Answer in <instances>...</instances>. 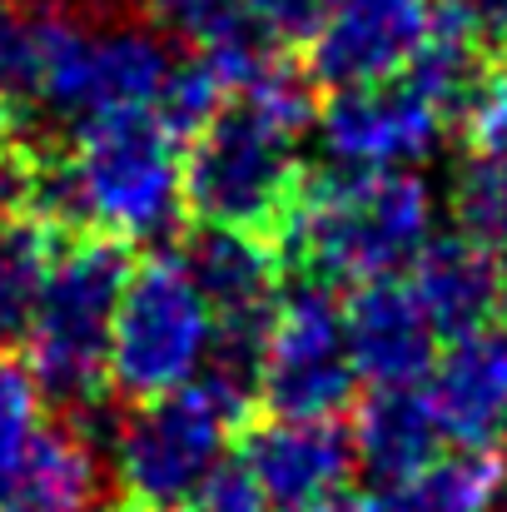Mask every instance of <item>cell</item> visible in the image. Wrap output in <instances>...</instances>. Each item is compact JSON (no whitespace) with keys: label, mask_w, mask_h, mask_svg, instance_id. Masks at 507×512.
<instances>
[{"label":"cell","mask_w":507,"mask_h":512,"mask_svg":"<svg viewBox=\"0 0 507 512\" xmlns=\"http://www.w3.org/2000/svg\"><path fill=\"white\" fill-rule=\"evenodd\" d=\"M433 239L428 184L408 170H324L304 174L284 244L304 279L319 284H373L413 269Z\"/></svg>","instance_id":"obj_1"},{"label":"cell","mask_w":507,"mask_h":512,"mask_svg":"<svg viewBox=\"0 0 507 512\" xmlns=\"http://www.w3.org/2000/svg\"><path fill=\"white\" fill-rule=\"evenodd\" d=\"M130 274V244L110 234H75L60 244L35 329L25 339V368L65 413L95 408L110 388V334Z\"/></svg>","instance_id":"obj_2"},{"label":"cell","mask_w":507,"mask_h":512,"mask_svg":"<svg viewBox=\"0 0 507 512\" xmlns=\"http://www.w3.org/2000/svg\"><path fill=\"white\" fill-rule=\"evenodd\" d=\"M299 184L304 170L294 160V135L239 100H229L219 120L184 145V209L199 224L259 234L284 249Z\"/></svg>","instance_id":"obj_3"},{"label":"cell","mask_w":507,"mask_h":512,"mask_svg":"<svg viewBox=\"0 0 507 512\" xmlns=\"http://www.w3.org/2000/svg\"><path fill=\"white\" fill-rule=\"evenodd\" d=\"M244 403H234L209 378L174 388L165 398L135 403L120 413L110 458L115 483L130 503L145 508H184L194 493L229 463V433L244 423Z\"/></svg>","instance_id":"obj_4"},{"label":"cell","mask_w":507,"mask_h":512,"mask_svg":"<svg viewBox=\"0 0 507 512\" xmlns=\"http://www.w3.org/2000/svg\"><path fill=\"white\" fill-rule=\"evenodd\" d=\"M70 170L80 179L90 229L120 244L169 239L184 219L179 140L155 115H120L75 130Z\"/></svg>","instance_id":"obj_5"},{"label":"cell","mask_w":507,"mask_h":512,"mask_svg":"<svg viewBox=\"0 0 507 512\" xmlns=\"http://www.w3.org/2000/svg\"><path fill=\"white\" fill-rule=\"evenodd\" d=\"M214 343V309L194 289L179 259H145L135 264L115 334H110V388L130 403L165 398L174 388H189Z\"/></svg>","instance_id":"obj_6"},{"label":"cell","mask_w":507,"mask_h":512,"mask_svg":"<svg viewBox=\"0 0 507 512\" xmlns=\"http://www.w3.org/2000/svg\"><path fill=\"white\" fill-rule=\"evenodd\" d=\"M169 70H174V55L150 25L90 20L70 5L40 105L65 115L75 130L95 120H120V115H155Z\"/></svg>","instance_id":"obj_7"},{"label":"cell","mask_w":507,"mask_h":512,"mask_svg":"<svg viewBox=\"0 0 507 512\" xmlns=\"http://www.w3.org/2000/svg\"><path fill=\"white\" fill-rule=\"evenodd\" d=\"M358 388L343 304L329 284L299 279L279 294L259 398L279 418H334Z\"/></svg>","instance_id":"obj_8"},{"label":"cell","mask_w":507,"mask_h":512,"mask_svg":"<svg viewBox=\"0 0 507 512\" xmlns=\"http://www.w3.org/2000/svg\"><path fill=\"white\" fill-rule=\"evenodd\" d=\"M443 110L403 75L383 85L334 90L319 110L324 155L338 170H408L443 140Z\"/></svg>","instance_id":"obj_9"},{"label":"cell","mask_w":507,"mask_h":512,"mask_svg":"<svg viewBox=\"0 0 507 512\" xmlns=\"http://www.w3.org/2000/svg\"><path fill=\"white\" fill-rule=\"evenodd\" d=\"M433 25V0H334L309 40V75L324 90L383 85L413 65Z\"/></svg>","instance_id":"obj_10"},{"label":"cell","mask_w":507,"mask_h":512,"mask_svg":"<svg viewBox=\"0 0 507 512\" xmlns=\"http://www.w3.org/2000/svg\"><path fill=\"white\" fill-rule=\"evenodd\" d=\"M244 473L259 483L269 508L294 512L329 493H343L353 468V438L334 418H264L239 443Z\"/></svg>","instance_id":"obj_11"},{"label":"cell","mask_w":507,"mask_h":512,"mask_svg":"<svg viewBox=\"0 0 507 512\" xmlns=\"http://www.w3.org/2000/svg\"><path fill=\"white\" fill-rule=\"evenodd\" d=\"M343 329L358 378L373 388H418L438 363V329L403 279L358 284L343 299Z\"/></svg>","instance_id":"obj_12"},{"label":"cell","mask_w":507,"mask_h":512,"mask_svg":"<svg viewBox=\"0 0 507 512\" xmlns=\"http://www.w3.org/2000/svg\"><path fill=\"white\" fill-rule=\"evenodd\" d=\"M428 403L438 413L443 438L463 448H493L507 443V319L463 334L438 353L428 373Z\"/></svg>","instance_id":"obj_13"},{"label":"cell","mask_w":507,"mask_h":512,"mask_svg":"<svg viewBox=\"0 0 507 512\" xmlns=\"http://www.w3.org/2000/svg\"><path fill=\"white\" fill-rule=\"evenodd\" d=\"M408 284H413L423 314L433 319L438 339H463V334H478L503 319V274H498L493 254L483 244H473L463 229L428 239L423 254L413 259Z\"/></svg>","instance_id":"obj_14"},{"label":"cell","mask_w":507,"mask_h":512,"mask_svg":"<svg viewBox=\"0 0 507 512\" xmlns=\"http://www.w3.org/2000/svg\"><path fill=\"white\" fill-rule=\"evenodd\" d=\"M179 264L214 314L274 309L284 294V249L259 234L199 224L179 244Z\"/></svg>","instance_id":"obj_15"},{"label":"cell","mask_w":507,"mask_h":512,"mask_svg":"<svg viewBox=\"0 0 507 512\" xmlns=\"http://www.w3.org/2000/svg\"><path fill=\"white\" fill-rule=\"evenodd\" d=\"M348 438H353V463L373 483L393 488L438 458L443 428L423 388H373Z\"/></svg>","instance_id":"obj_16"},{"label":"cell","mask_w":507,"mask_h":512,"mask_svg":"<svg viewBox=\"0 0 507 512\" xmlns=\"http://www.w3.org/2000/svg\"><path fill=\"white\" fill-rule=\"evenodd\" d=\"M105 498L100 443H90L75 423L45 428L30 463L0 498V512H95Z\"/></svg>","instance_id":"obj_17"},{"label":"cell","mask_w":507,"mask_h":512,"mask_svg":"<svg viewBox=\"0 0 507 512\" xmlns=\"http://www.w3.org/2000/svg\"><path fill=\"white\" fill-rule=\"evenodd\" d=\"M507 498V458L493 448L438 453L413 478L383 488L378 512H498Z\"/></svg>","instance_id":"obj_18"},{"label":"cell","mask_w":507,"mask_h":512,"mask_svg":"<svg viewBox=\"0 0 507 512\" xmlns=\"http://www.w3.org/2000/svg\"><path fill=\"white\" fill-rule=\"evenodd\" d=\"M60 259V234L35 219L0 224V353L25 348L50 269Z\"/></svg>","instance_id":"obj_19"},{"label":"cell","mask_w":507,"mask_h":512,"mask_svg":"<svg viewBox=\"0 0 507 512\" xmlns=\"http://www.w3.org/2000/svg\"><path fill=\"white\" fill-rule=\"evenodd\" d=\"M224 105H229V80H224V70H219L204 50H194V55L174 60V70H169V80H165V95H160V105H155V120L165 125L179 145H189L194 135H204V130L219 120Z\"/></svg>","instance_id":"obj_20"},{"label":"cell","mask_w":507,"mask_h":512,"mask_svg":"<svg viewBox=\"0 0 507 512\" xmlns=\"http://www.w3.org/2000/svg\"><path fill=\"white\" fill-rule=\"evenodd\" d=\"M40 433H45V393L15 353H0V498L30 463Z\"/></svg>","instance_id":"obj_21"},{"label":"cell","mask_w":507,"mask_h":512,"mask_svg":"<svg viewBox=\"0 0 507 512\" xmlns=\"http://www.w3.org/2000/svg\"><path fill=\"white\" fill-rule=\"evenodd\" d=\"M453 209H458L463 234L493 254L507 289V160L473 155L453 184Z\"/></svg>","instance_id":"obj_22"},{"label":"cell","mask_w":507,"mask_h":512,"mask_svg":"<svg viewBox=\"0 0 507 512\" xmlns=\"http://www.w3.org/2000/svg\"><path fill=\"white\" fill-rule=\"evenodd\" d=\"M458 130L468 140V155L507 160V65H493L468 110L458 115Z\"/></svg>","instance_id":"obj_23"},{"label":"cell","mask_w":507,"mask_h":512,"mask_svg":"<svg viewBox=\"0 0 507 512\" xmlns=\"http://www.w3.org/2000/svg\"><path fill=\"white\" fill-rule=\"evenodd\" d=\"M239 5H244V20L279 50L309 45L334 10V0H239Z\"/></svg>","instance_id":"obj_24"},{"label":"cell","mask_w":507,"mask_h":512,"mask_svg":"<svg viewBox=\"0 0 507 512\" xmlns=\"http://www.w3.org/2000/svg\"><path fill=\"white\" fill-rule=\"evenodd\" d=\"M194 512H269V498L259 493V483L244 473V463H224L199 493H194Z\"/></svg>","instance_id":"obj_25"},{"label":"cell","mask_w":507,"mask_h":512,"mask_svg":"<svg viewBox=\"0 0 507 512\" xmlns=\"http://www.w3.org/2000/svg\"><path fill=\"white\" fill-rule=\"evenodd\" d=\"M30 155L20 145H0V224L25 219V199H30Z\"/></svg>","instance_id":"obj_26"},{"label":"cell","mask_w":507,"mask_h":512,"mask_svg":"<svg viewBox=\"0 0 507 512\" xmlns=\"http://www.w3.org/2000/svg\"><path fill=\"white\" fill-rule=\"evenodd\" d=\"M458 5L473 15V25L483 30L488 45H503L507 50V0H458Z\"/></svg>","instance_id":"obj_27"},{"label":"cell","mask_w":507,"mask_h":512,"mask_svg":"<svg viewBox=\"0 0 507 512\" xmlns=\"http://www.w3.org/2000/svg\"><path fill=\"white\" fill-rule=\"evenodd\" d=\"M294 512H378V508H373V503H363L358 493H329V498H319V503L294 508Z\"/></svg>","instance_id":"obj_28"},{"label":"cell","mask_w":507,"mask_h":512,"mask_svg":"<svg viewBox=\"0 0 507 512\" xmlns=\"http://www.w3.org/2000/svg\"><path fill=\"white\" fill-rule=\"evenodd\" d=\"M20 125H25V120L15 115V105L0 100V145H15V130H20Z\"/></svg>","instance_id":"obj_29"},{"label":"cell","mask_w":507,"mask_h":512,"mask_svg":"<svg viewBox=\"0 0 507 512\" xmlns=\"http://www.w3.org/2000/svg\"><path fill=\"white\" fill-rule=\"evenodd\" d=\"M125 512H179V508H145V503H130Z\"/></svg>","instance_id":"obj_30"},{"label":"cell","mask_w":507,"mask_h":512,"mask_svg":"<svg viewBox=\"0 0 507 512\" xmlns=\"http://www.w3.org/2000/svg\"><path fill=\"white\" fill-rule=\"evenodd\" d=\"M498 512H507V498H503V508H498Z\"/></svg>","instance_id":"obj_31"},{"label":"cell","mask_w":507,"mask_h":512,"mask_svg":"<svg viewBox=\"0 0 507 512\" xmlns=\"http://www.w3.org/2000/svg\"><path fill=\"white\" fill-rule=\"evenodd\" d=\"M503 65H507V60H503Z\"/></svg>","instance_id":"obj_32"}]
</instances>
